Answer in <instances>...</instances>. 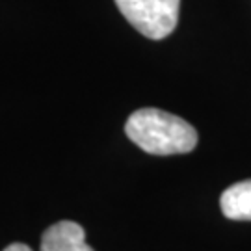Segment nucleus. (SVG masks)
<instances>
[{
    "mask_svg": "<svg viewBox=\"0 0 251 251\" xmlns=\"http://www.w3.org/2000/svg\"><path fill=\"white\" fill-rule=\"evenodd\" d=\"M41 251H93L86 244L84 227L71 220L50 225L41 236Z\"/></svg>",
    "mask_w": 251,
    "mask_h": 251,
    "instance_id": "3",
    "label": "nucleus"
},
{
    "mask_svg": "<svg viewBox=\"0 0 251 251\" xmlns=\"http://www.w3.org/2000/svg\"><path fill=\"white\" fill-rule=\"evenodd\" d=\"M225 218L234 222H251V179L231 184L220 198Z\"/></svg>",
    "mask_w": 251,
    "mask_h": 251,
    "instance_id": "4",
    "label": "nucleus"
},
{
    "mask_svg": "<svg viewBox=\"0 0 251 251\" xmlns=\"http://www.w3.org/2000/svg\"><path fill=\"white\" fill-rule=\"evenodd\" d=\"M125 132L140 149L156 156L184 154L198 145V130L188 121L158 108L136 110L126 119Z\"/></svg>",
    "mask_w": 251,
    "mask_h": 251,
    "instance_id": "1",
    "label": "nucleus"
},
{
    "mask_svg": "<svg viewBox=\"0 0 251 251\" xmlns=\"http://www.w3.org/2000/svg\"><path fill=\"white\" fill-rule=\"evenodd\" d=\"M132 26L149 39H166L177 28L180 0H116Z\"/></svg>",
    "mask_w": 251,
    "mask_h": 251,
    "instance_id": "2",
    "label": "nucleus"
},
{
    "mask_svg": "<svg viewBox=\"0 0 251 251\" xmlns=\"http://www.w3.org/2000/svg\"><path fill=\"white\" fill-rule=\"evenodd\" d=\"M4 251H32V248H30V246H26V244L15 242V244H9Z\"/></svg>",
    "mask_w": 251,
    "mask_h": 251,
    "instance_id": "5",
    "label": "nucleus"
}]
</instances>
